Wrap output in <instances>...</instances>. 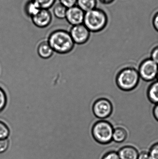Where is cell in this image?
<instances>
[{"instance_id":"cell-21","label":"cell","mask_w":158,"mask_h":159,"mask_svg":"<svg viewBox=\"0 0 158 159\" xmlns=\"http://www.w3.org/2000/svg\"><path fill=\"white\" fill-rule=\"evenodd\" d=\"M101 159H120L117 151H110L104 154Z\"/></svg>"},{"instance_id":"cell-10","label":"cell","mask_w":158,"mask_h":159,"mask_svg":"<svg viewBox=\"0 0 158 159\" xmlns=\"http://www.w3.org/2000/svg\"><path fill=\"white\" fill-rule=\"evenodd\" d=\"M47 38L42 40L39 43L37 47V53L38 55L41 58L44 59L50 58L54 52L49 45L47 41Z\"/></svg>"},{"instance_id":"cell-5","label":"cell","mask_w":158,"mask_h":159,"mask_svg":"<svg viewBox=\"0 0 158 159\" xmlns=\"http://www.w3.org/2000/svg\"><path fill=\"white\" fill-rule=\"evenodd\" d=\"M93 113L98 120H106L113 113V106L110 100L105 97L97 98L92 107Z\"/></svg>"},{"instance_id":"cell-11","label":"cell","mask_w":158,"mask_h":159,"mask_svg":"<svg viewBox=\"0 0 158 159\" xmlns=\"http://www.w3.org/2000/svg\"><path fill=\"white\" fill-rule=\"evenodd\" d=\"M117 153L120 159H137L139 152L135 147L126 145L121 148Z\"/></svg>"},{"instance_id":"cell-7","label":"cell","mask_w":158,"mask_h":159,"mask_svg":"<svg viewBox=\"0 0 158 159\" xmlns=\"http://www.w3.org/2000/svg\"><path fill=\"white\" fill-rule=\"evenodd\" d=\"M69 32L73 42L76 44H84L91 38V32L83 24L72 26Z\"/></svg>"},{"instance_id":"cell-13","label":"cell","mask_w":158,"mask_h":159,"mask_svg":"<svg viewBox=\"0 0 158 159\" xmlns=\"http://www.w3.org/2000/svg\"><path fill=\"white\" fill-rule=\"evenodd\" d=\"M147 94L150 102L155 105L158 104V80L154 81L149 85Z\"/></svg>"},{"instance_id":"cell-17","label":"cell","mask_w":158,"mask_h":159,"mask_svg":"<svg viewBox=\"0 0 158 159\" xmlns=\"http://www.w3.org/2000/svg\"><path fill=\"white\" fill-rule=\"evenodd\" d=\"M41 9L49 10L53 7L56 0H33Z\"/></svg>"},{"instance_id":"cell-2","label":"cell","mask_w":158,"mask_h":159,"mask_svg":"<svg viewBox=\"0 0 158 159\" xmlns=\"http://www.w3.org/2000/svg\"><path fill=\"white\" fill-rule=\"evenodd\" d=\"M140 78L138 70L132 67L123 68L118 73L116 83L118 88L123 91H131L139 85Z\"/></svg>"},{"instance_id":"cell-16","label":"cell","mask_w":158,"mask_h":159,"mask_svg":"<svg viewBox=\"0 0 158 159\" xmlns=\"http://www.w3.org/2000/svg\"><path fill=\"white\" fill-rule=\"evenodd\" d=\"M67 8L63 5L59 3L57 4L53 9V13L54 16L57 18L59 19H64L66 18Z\"/></svg>"},{"instance_id":"cell-3","label":"cell","mask_w":158,"mask_h":159,"mask_svg":"<svg viewBox=\"0 0 158 159\" xmlns=\"http://www.w3.org/2000/svg\"><path fill=\"white\" fill-rule=\"evenodd\" d=\"M108 23L107 14L101 8L96 7L85 13L83 24L91 33H96L104 30Z\"/></svg>"},{"instance_id":"cell-12","label":"cell","mask_w":158,"mask_h":159,"mask_svg":"<svg viewBox=\"0 0 158 159\" xmlns=\"http://www.w3.org/2000/svg\"><path fill=\"white\" fill-rule=\"evenodd\" d=\"M128 137V132L127 129L122 126L114 128L112 140L117 143H124Z\"/></svg>"},{"instance_id":"cell-15","label":"cell","mask_w":158,"mask_h":159,"mask_svg":"<svg viewBox=\"0 0 158 159\" xmlns=\"http://www.w3.org/2000/svg\"><path fill=\"white\" fill-rule=\"evenodd\" d=\"M97 4V0H77V6L85 13L96 8Z\"/></svg>"},{"instance_id":"cell-19","label":"cell","mask_w":158,"mask_h":159,"mask_svg":"<svg viewBox=\"0 0 158 159\" xmlns=\"http://www.w3.org/2000/svg\"><path fill=\"white\" fill-rule=\"evenodd\" d=\"M7 104V97L3 89L0 87V113L2 112L6 107Z\"/></svg>"},{"instance_id":"cell-6","label":"cell","mask_w":158,"mask_h":159,"mask_svg":"<svg viewBox=\"0 0 158 159\" xmlns=\"http://www.w3.org/2000/svg\"><path fill=\"white\" fill-rule=\"evenodd\" d=\"M140 78L147 82L154 81L156 79L158 65L150 58L145 59L140 63L138 69Z\"/></svg>"},{"instance_id":"cell-27","label":"cell","mask_w":158,"mask_h":159,"mask_svg":"<svg viewBox=\"0 0 158 159\" xmlns=\"http://www.w3.org/2000/svg\"><path fill=\"white\" fill-rule=\"evenodd\" d=\"M153 115L154 118L158 122V104L155 105L153 109Z\"/></svg>"},{"instance_id":"cell-18","label":"cell","mask_w":158,"mask_h":159,"mask_svg":"<svg viewBox=\"0 0 158 159\" xmlns=\"http://www.w3.org/2000/svg\"><path fill=\"white\" fill-rule=\"evenodd\" d=\"M10 134L9 127L4 122L0 120V140L7 139Z\"/></svg>"},{"instance_id":"cell-28","label":"cell","mask_w":158,"mask_h":159,"mask_svg":"<svg viewBox=\"0 0 158 159\" xmlns=\"http://www.w3.org/2000/svg\"><path fill=\"white\" fill-rule=\"evenodd\" d=\"M101 3L104 5H109L114 2L115 0H99Z\"/></svg>"},{"instance_id":"cell-23","label":"cell","mask_w":158,"mask_h":159,"mask_svg":"<svg viewBox=\"0 0 158 159\" xmlns=\"http://www.w3.org/2000/svg\"><path fill=\"white\" fill-rule=\"evenodd\" d=\"M59 3L69 8L77 5V0H59Z\"/></svg>"},{"instance_id":"cell-9","label":"cell","mask_w":158,"mask_h":159,"mask_svg":"<svg viewBox=\"0 0 158 159\" xmlns=\"http://www.w3.org/2000/svg\"><path fill=\"white\" fill-rule=\"evenodd\" d=\"M85 12L78 6L68 8L66 19L72 26L83 24Z\"/></svg>"},{"instance_id":"cell-22","label":"cell","mask_w":158,"mask_h":159,"mask_svg":"<svg viewBox=\"0 0 158 159\" xmlns=\"http://www.w3.org/2000/svg\"><path fill=\"white\" fill-rule=\"evenodd\" d=\"M9 145V141L7 138L0 140V154L6 152L8 149Z\"/></svg>"},{"instance_id":"cell-26","label":"cell","mask_w":158,"mask_h":159,"mask_svg":"<svg viewBox=\"0 0 158 159\" xmlns=\"http://www.w3.org/2000/svg\"><path fill=\"white\" fill-rule=\"evenodd\" d=\"M137 159H151L148 151L143 150L139 152Z\"/></svg>"},{"instance_id":"cell-1","label":"cell","mask_w":158,"mask_h":159,"mask_svg":"<svg viewBox=\"0 0 158 159\" xmlns=\"http://www.w3.org/2000/svg\"><path fill=\"white\" fill-rule=\"evenodd\" d=\"M47 41L54 52L61 54L70 52L75 45L69 32L61 29L50 33Z\"/></svg>"},{"instance_id":"cell-8","label":"cell","mask_w":158,"mask_h":159,"mask_svg":"<svg viewBox=\"0 0 158 159\" xmlns=\"http://www.w3.org/2000/svg\"><path fill=\"white\" fill-rule=\"evenodd\" d=\"M33 24L37 28L45 29L51 24L53 17L48 9H41L35 16L31 18Z\"/></svg>"},{"instance_id":"cell-4","label":"cell","mask_w":158,"mask_h":159,"mask_svg":"<svg viewBox=\"0 0 158 159\" xmlns=\"http://www.w3.org/2000/svg\"><path fill=\"white\" fill-rule=\"evenodd\" d=\"M114 127L106 120H96L91 129L92 136L96 142L101 145L109 144L113 141Z\"/></svg>"},{"instance_id":"cell-24","label":"cell","mask_w":158,"mask_h":159,"mask_svg":"<svg viewBox=\"0 0 158 159\" xmlns=\"http://www.w3.org/2000/svg\"><path fill=\"white\" fill-rule=\"evenodd\" d=\"M150 58L158 65V46L155 47L152 49Z\"/></svg>"},{"instance_id":"cell-25","label":"cell","mask_w":158,"mask_h":159,"mask_svg":"<svg viewBox=\"0 0 158 159\" xmlns=\"http://www.w3.org/2000/svg\"><path fill=\"white\" fill-rule=\"evenodd\" d=\"M152 22L154 29L158 32V11L154 14Z\"/></svg>"},{"instance_id":"cell-29","label":"cell","mask_w":158,"mask_h":159,"mask_svg":"<svg viewBox=\"0 0 158 159\" xmlns=\"http://www.w3.org/2000/svg\"><path fill=\"white\" fill-rule=\"evenodd\" d=\"M156 79H157V80H158V72L157 75Z\"/></svg>"},{"instance_id":"cell-14","label":"cell","mask_w":158,"mask_h":159,"mask_svg":"<svg viewBox=\"0 0 158 159\" xmlns=\"http://www.w3.org/2000/svg\"><path fill=\"white\" fill-rule=\"evenodd\" d=\"M41 9L39 6L33 0L28 1L24 7L25 14L31 18L36 15Z\"/></svg>"},{"instance_id":"cell-20","label":"cell","mask_w":158,"mask_h":159,"mask_svg":"<svg viewBox=\"0 0 158 159\" xmlns=\"http://www.w3.org/2000/svg\"><path fill=\"white\" fill-rule=\"evenodd\" d=\"M149 155L151 159H158V142L153 144L149 148Z\"/></svg>"}]
</instances>
